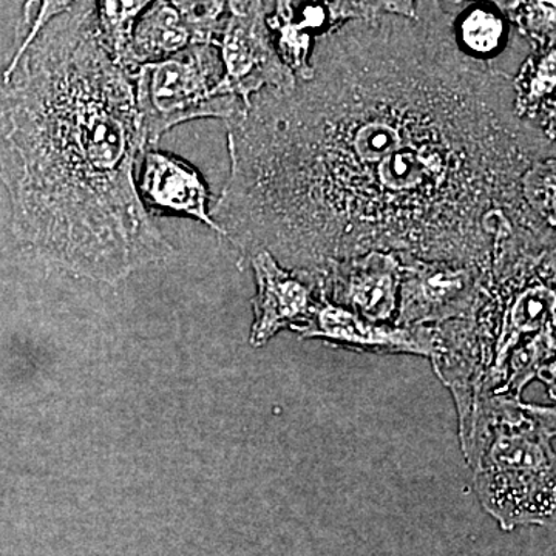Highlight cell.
Instances as JSON below:
<instances>
[{
  "instance_id": "1",
  "label": "cell",
  "mask_w": 556,
  "mask_h": 556,
  "mask_svg": "<svg viewBox=\"0 0 556 556\" xmlns=\"http://www.w3.org/2000/svg\"><path fill=\"white\" fill-rule=\"evenodd\" d=\"M311 72L226 121L211 217L244 257L314 273L368 252L485 265L555 139L517 115L511 76L437 17L379 14L318 36Z\"/></svg>"
},
{
  "instance_id": "2",
  "label": "cell",
  "mask_w": 556,
  "mask_h": 556,
  "mask_svg": "<svg viewBox=\"0 0 556 556\" xmlns=\"http://www.w3.org/2000/svg\"><path fill=\"white\" fill-rule=\"evenodd\" d=\"M134 79L94 0H76L0 70V179L17 239L76 276L115 283L174 249L139 199Z\"/></svg>"
},
{
  "instance_id": "3",
  "label": "cell",
  "mask_w": 556,
  "mask_h": 556,
  "mask_svg": "<svg viewBox=\"0 0 556 556\" xmlns=\"http://www.w3.org/2000/svg\"><path fill=\"white\" fill-rule=\"evenodd\" d=\"M460 438L479 501L504 532L554 522V408L510 396L482 399Z\"/></svg>"
},
{
  "instance_id": "4",
  "label": "cell",
  "mask_w": 556,
  "mask_h": 556,
  "mask_svg": "<svg viewBox=\"0 0 556 556\" xmlns=\"http://www.w3.org/2000/svg\"><path fill=\"white\" fill-rule=\"evenodd\" d=\"M223 73L222 54L214 43H193L166 60L139 65L134 75L135 100L148 149L179 124L201 118L229 121L241 112L239 98L214 94Z\"/></svg>"
},
{
  "instance_id": "5",
  "label": "cell",
  "mask_w": 556,
  "mask_h": 556,
  "mask_svg": "<svg viewBox=\"0 0 556 556\" xmlns=\"http://www.w3.org/2000/svg\"><path fill=\"white\" fill-rule=\"evenodd\" d=\"M217 47L225 73L215 97L230 94L247 104L252 94L266 87H288L295 83V76L280 61L270 39L265 0H252L244 9L230 11Z\"/></svg>"
},
{
  "instance_id": "6",
  "label": "cell",
  "mask_w": 556,
  "mask_h": 556,
  "mask_svg": "<svg viewBox=\"0 0 556 556\" xmlns=\"http://www.w3.org/2000/svg\"><path fill=\"white\" fill-rule=\"evenodd\" d=\"M396 327L444 324L473 305L485 265L437 262L401 254Z\"/></svg>"
},
{
  "instance_id": "7",
  "label": "cell",
  "mask_w": 556,
  "mask_h": 556,
  "mask_svg": "<svg viewBox=\"0 0 556 556\" xmlns=\"http://www.w3.org/2000/svg\"><path fill=\"white\" fill-rule=\"evenodd\" d=\"M306 274L328 302L369 321L394 325L401 291V254L372 251Z\"/></svg>"
},
{
  "instance_id": "8",
  "label": "cell",
  "mask_w": 556,
  "mask_h": 556,
  "mask_svg": "<svg viewBox=\"0 0 556 556\" xmlns=\"http://www.w3.org/2000/svg\"><path fill=\"white\" fill-rule=\"evenodd\" d=\"M249 258L257 281V294L252 300L255 318L251 345L263 346L283 329L302 336L318 305L313 278L302 270L285 268L268 251L255 252Z\"/></svg>"
},
{
  "instance_id": "9",
  "label": "cell",
  "mask_w": 556,
  "mask_h": 556,
  "mask_svg": "<svg viewBox=\"0 0 556 556\" xmlns=\"http://www.w3.org/2000/svg\"><path fill=\"white\" fill-rule=\"evenodd\" d=\"M302 338L324 339L331 345L372 354H415L433 357L437 329L376 324L328 302L318 294V305Z\"/></svg>"
},
{
  "instance_id": "10",
  "label": "cell",
  "mask_w": 556,
  "mask_h": 556,
  "mask_svg": "<svg viewBox=\"0 0 556 556\" xmlns=\"http://www.w3.org/2000/svg\"><path fill=\"white\" fill-rule=\"evenodd\" d=\"M266 11V25L280 61L298 79L311 72L316 33L327 35L348 21L361 20V13L348 0H273Z\"/></svg>"
},
{
  "instance_id": "11",
  "label": "cell",
  "mask_w": 556,
  "mask_h": 556,
  "mask_svg": "<svg viewBox=\"0 0 556 556\" xmlns=\"http://www.w3.org/2000/svg\"><path fill=\"white\" fill-rule=\"evenodd\" d=\"M139 199L148 211L195 218L219 233L208 211L206 181L200 172L193 169L178 156L146 149L141 155V169L137 177Z\"/></svg>"
},
{
  "instance_id": "12",
  "label": "cell",
  "mask_w": 556,
  "mask_h": 556,
  "mask_svg": "<svg viewBox=\"0 0 556 556\" xmlns=\"http://www.w3.org/2000/svg\"><path fill=\"white\" fill-rule=\"evenodd\" d=\"M193 43L203 42L188 16L175 0H153L142 11L131 31L129 73L134 78L139 65L166 60Z\"/></svg>"
},
{
  "instance_id": "13",
  "label": "cell",
  "mask_w": 556,
  "mask_h": 556,
  "mask_svg": "<svg viewBox=\"0 0 556 556\" xmlns=\"http://www.w3.org/2000/svg\"><path fill=\"white\" fill-rule=\"evenodd\" d=\"M555 47L533 50L532 56L527 58L518 75L511 76L515 112L519 118L533 124L551 139H555Z\"/></svg>"
},
{
  "instance_id": "14",
  "label": "cell",
  "mask_w": 556,
  "mask_h": 556,
  "mask_svg": "<svg viewBox=\"0 0 556 556\" xmlns=\"http://www.w3.org/2000/svg\"><path fill=\"white\" fill-rule=\"evenodd\" d=\"M152 2L153 0H94L102 40L115 61L127 73L131 31L142 11Z\"/></svg>"
},
{
  "instance_id": "15",
  "label": "cell",
  "mask_w": 556,
  "mask_h": 556,
  "mask_svg": "<svg viewBox=\"0 0 556 556\" xmlns=\"http://www.w3.org/2000/svg\"><path fill=\"white\" fill-rule=\"evenodd\" d=\"M452 28L457 46L485 62L501 50L506 38V24L497 10L470 9Z\"/></svg>"
},
{
  "instance_id": "16",
  "label": "cell",
  "mask_w": 556,
  "mask_h": 556,
  "mask_svg": "<svg viewBox=\"0 0 556 556\" xmlns=\"http://www.w3.org/2000/svg\"><path fill=\"white\" fill-rule=\"evenodd\" d=\"M556 156L540 161L522 179L526 203L547 225L555 226Z\"/></svg>"
},
{
  "instance_id": "17",
  "label": "cell",
  "mask_w": 556,
  "mask_h": 556,
  "mask_svg": "<svg viewBox=\"0 0 556 556\" xmlns=\"http://www.w3.org/2000/svg\"><path fill=\"white\" fill-rule=\"evenodd\" d=\"M510 22L532 42L533 50L555 47V0H526Z\"/></svg>"
},
{
  "instance_id": "18",
  "label": "cell",
  "mask_w": 556,
  "mask_h": 556,
  "mask_svg": "<svg viewBox=\"0 0 556 556\" xmlns=\"http://www.w3.org/2000/svg\"><path fill=\"white\" fill-rule=\"evenodd\" d=\"M75 2L76 0H28L24 7L20 27H17L16 50L14 51L25 49L51 20L60 16Z\"/></svg>"
},
{
  "instance_id": "19",
  "label": "cell",
  "mask_w": 556,
  "mask_h": 556,
  "mask_svg": "<svg viewBox=\"0 0 556 556\" xmlns=\"http://www.w3.org/2000/svg\"><path fill=\"white\" fill-rule=\"evenodd\" d=\"M364 17H375L379 14H396V16L417 17V3L419 0H348Z\"/></svg>"
},
{
  "instance_id": "20",
  "label": "cell",
  "mask_w": 556,
  "mask_h": 556,
  "mask_svg": "<svg viewBox=\"0 0 556 556\" xmlns=\"http://www.w3.org/2000/svg\"><path fill=\"white\" fill-rule=\"evenodd\" d=\"M482 2H489L490 5L495 7V10L500 11L503 16L511 21L519 9L525 5L526 0H482Z\"/></svg>"
}]
</instances>
